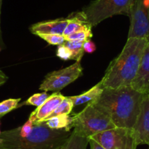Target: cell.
<instances>
[{"mask_svg": "<svg viewBox=\"0 0 149 149\" xmlns=\"http://www.w3.org/2000/svg\"><path fill=\"white\" fill-rule=\"evenodd\" d=\"M132 132L137 146L149 144V94L144 95Z\"/></svg>", "mask_w": 149, "mask_h": 149, "instance_id": "9", "label": "cell"}, {"mask_svg": "<svg viewBox=\"0 0 149 149\" xmlns=\"http://www.w3.org/2000/svg\"><path fill=\"white\" fill-rule=\"evenodd\" d=\"M73 107H74V104L71 100L69 98V97H65L64 100L58 104V107L54 110V111L48 116V118L59 115H70V113L72 110Z\"/></svg>", "mask_w": 149, "mask_h": 149, "instance_id": "18", "label": "cell"}, {"mask_svg": "<svg viewBox=\"0 0 149 149\" xmlns=\"http://www.w3.org/2000/svg\"><path fill=\"white\" fill-rule=\"evenodd\" d=\"M88 139H89L88 144H89L90 146V149H105L104 147H102L100 143H98L94 140H93V139L91 138Z\"/></svg>", "mask_w": 149, "mask_h": 149, "instance_id": "26", "label": "cell"}, {"mask_svg": "<svg viewBox=\"0 0 149 149\" xmlns=\"http://www.w3.org/2000/svg\"><path fill=\"white\" fill-rule=\"evenodd\" d=\"M103 87L102 86L100 82L96 84L94 86L90 88L86 92L77 96H72L69 97V98L72 102L74 106L80 105V104H88L94 102L96 99L98 98L103 91Z\"/></svg>", "mask_w": 149, "mask_h": 149, "instance_id": "13", "label": "cell"}, {"mask_svg": "<svg viewBox=\"0 0 149 149\" xmlns=\"http://www.w3.org/2000/svg\"><path fill=\"white\" fill-rule=\"evenodd\" d=\"M21 101V98L8 99L0 102V118L17 108Z\"/></svg>", "mask_w": 149, "mask_h": 149, "instance_id": "20", "label": "cell"}, {"mask_svg": "<svg viewBox=\"0 0 149 149\" xmlns=\"http://www.w3.org/2000/svg\"><path fill=\"white\" fill-rule=\"evenodd\" d=\"M84 52H86L88 54H92L96 51L95 44L91 40V39L87 40L84 42Z\"/></svg>", "mask_w": 149, "mask_h": 149, "instance_id": "25", "label": "cell"}, {"mask_svg": "<svg viewBox=\"0 0 149 149\" xmlns=\"http://www.w3.org/2000/svg\"><path fill=\"white\" fill-rule=\"evenodd\" d=\"M72 128L81 135L88 138L100 132L115 128L110 118L88 103L85 108L72 116Z\"/></svg>", "mask_w": 149, "mask_h": 149, "instance_id": "5", "label": "cell"}, {"mask_svg": "<svg viewBox=\"0 0 149 149\" xmlns=\"http://www.w3.org/2000/svg\"><path fill=\"white\" fill-rule=\"evenodd\" d=\"M137 0H94L81 13L88 24L94 27L116 15L130 17Z\"/></svg>", "mask_w": 149, "mask_h": 149, "instance_id": "4", "label": "cell"}, {"mask_svg": "<svg viewBox=\"0 0 149 149\" xmlns=\"http://www.w3.org/2000/svg\"><path fill=\"white\" fill-rule=\"evenodd\" d=\"M8 76H7L6 74L2 70H0V86L3 85V84H5L7 82V81H8Z\"/></svg>", "mask_w": 149, "mask_h": 149, "instance_id": "28", "label": "cell"}, {"mask_svg": "<svg viewBox=\"0 0 149 149\" xmlns=\"http://www.w3.org/2000/svg\"><path fill=\"white\" fill-rule=\"evenodd\" d=\"M48 97L49 95L45 91L42 93H39V94H34V95L31 96L24 104H26V105L36 106L37 107L41 105L48 99Z\"/></svg>", "mask_w": 149, "mask_h": 149, "instance_id": "22", "label": "cell"}, {"mask_svg": "<svg viewBox=\"0 0 149 149\" xmlns=\"http://www.w3.org/2000/svg\"><path fill=\"white\" fill-rule=\"evenodd\" d=\"M89 138L97 141L105 149H136L137 146L132 130L121 127L106 130Z\"/></svg>", "mask_w": 149, "mask_h": 149, "instance_id": "7", "label": "cell"}, {"mask_svg": "<svg viewBox=\"0 0 149 149\" xmlns=\"http://www.w3.org/2000/svg\"><path fill=\"white\" fill-rule=\"evenodd\" d=\"M128 37L144 39L149 42V6L143 0H137L132 10Z\"/></svg>", "mask_w": 149, "mask_h": 149, "instance_id": "8", "label": "cell"}, {"mask_svg": "<svg viewBox=\"0 0 149 149\" xmlns=\"http://www.w3.org/2000/svg\"><path fill=\"white\" fill-rule=\"evenodd\" d=\"M66 143H67V142H66ZM66 143H64V145H62V146H59V147L56 148H55V149H65V146H66Z\"/></svg>", "mask_w": 149, "mask_h": 149, "instance_id": "29", "label": "cell"}, {"mask_svg": "<svg viewBox=\"0 0 149 149\" xmlns=\"http://www.w3.org/2000/svg\"><path fill=\"white\" fill-rule=\"evenodd\" d=\"M71 132L66 129L51 130L44 124L34 125L27 137H21L18 127L2 132L0 149H55L64 145Z\"/></svg>", "mask_w": 149, "mask_h": 149, "instance_id": "3", "label": "cell"}, {"mask_svg": "<svg viewBox=\"0 0 149 149\" xmlns=\"http://www.w3.org/2000/svg\"><path fill=\"white\" fill-rule=\"evenodd\" d=\"M41 39L46 41L48 44L52 45H60L66 41L65 37L63 35L51 34H37Z\"/></svg>", "mask_w": 149, "mask_h": 149, "instance_id": "21", "label": "cell"}, {"mask_svg": "<svg viewBox=\"0 0 149 149\" xmlns=\"http://www.w3.org/2000/svg\"><path fill=\"white\" fill-rule=\"evenodd\" d=\"M56 56L61 59L67 61V60H72V52L67 47H66L64 44L58 45L56 50Z\"/></svg>", "mask_w": 149, "mask_h": 149, "instance_id": "23", "label": "cell"}, {"mask_svg": "<svg viewBox=\"0 0 149 149\" xmlns=\"http://www.w3.org/2000/svg\"><path fill=\"white\" fill-rule=\"evenodd\" d=\"M148 41L130 38L119 55L107 67L100 81L103 88H117L131 86L140 67Z\"/></svg>", "mask_w": 149, "mask_h": 149, "instance_id": "2", "label": "cell"}, {"mask_svg": "<svg viewBox=\"0 0 149 149\" xmlns=\"http://www.w3.org/2000/svg\"><path fill=\"white\" fill-rule=\"evenodd\" d=\"M64 98L65 97L60 92H54L41 105L37 107L30 114L29 119L32 121L34 125L43 123Z\"/></svg>", "mask_w": 149, "mask_h": 149, "instance_id": "10", "label": "cell"}, {"mask_svg": "<svg viewBox=\"0 0 149 149\" xmlns=\"http://www.w3.org/2000/svg\"><path fill=\"white\" fill-rule=\"evenodd\" d=\"M82 73L81 61H77L69 67L48 73L40 86L39 89L45 92H59L69 84L76 81L82 75Z\"/></svg>", "mask_w": 149, "mask_h": 149, "instance_id": "6", "label": "cell"}, {"mask_svg": "<svg viewBox=\"0 0 149 149\" xmlns=\"http://www.w3.org/2000/svg\"><path fill=\"white\" fill-rule=\"evenodd\" d=\"M2 0H0V15H1V8H2ZM1 24V23H0ZM5 45L4 43L3 39H2V30H1V25H0V52L2 50L5 49Z\"/></svg>", "mask_w": 149, "mask_h": 149, "instance_id": "27", "label": "cell"}, {"mask_svg": "<svg viewBox=\"0 0 149 149\" xmlns=\"http://www.w3.org/2000/svg\"><path fill=\"white\" fill-rule=\"evenodd\" d=\"M72 116L59 115L51 117L44 121V124L51 130H62L66 129L70 131L72 129Z\"/></svg>", "mask_w": 149, "mask_h": 149, "instance_id": "15", "label": "cell"}, {"mask_svg": "<svg viewBox=\"0 0 149 149\" xmlns=\"http://www.w3.org/2000/svg\"><path fill=\"white\" fill-rule=\"evenodd\" d=\"M67 18H68V24L63 33L64 37L70 35L73 33L83 29L88 26H90L84 18L81 12L72 14L69 15Z\"/></svg>", "mask_w": 149, "mask_h": 149, "instance_id": "14", "label": "cell"}, {"mask_svg": "<svg viewBox=\"0 0 149 149\" xmlns=\"http://www.w3.org/2000/svg\"><path fill=\"white\" fill-rule=\"evenodd\" d=\"M148 146H149V144H148ZM148 149H149V148H148Z\"/></svg>", "mask_w": 149, "mask_h": 149, "instance_id": "31", "label": "cell"}, {"mask_svg": "<svg viewBox=\"0 0 149 149\" xmlns=\"http://www.w3.org/2000/svg\"><path fill=\"white\" fill-rule=\"evenodd\" d=\"M131 86L143 94H149V43H148Z\"/></svg>", "mask_w": 149, "mask_h": 149, "instance_id": "11", "label": "cell"}, {"mask_svg": "<svg viewBox=\"0 0 149 149\" xmlns=\"http://www.w3.org/2000/svg\"><path fill=\"white\" fill-rule=\"evenodd\" d=\"M84 42L83 41H67L64 42V45L72 52V60L75 61H81L84 54Z\"/></svg>", "mask_w": 149, "mask_h": 149, "instance_id": "17", "label": "cell"}, {"mask_svg": "<svg viewBox=\"0 0 149 149\" xmlns=\"http://www.w3.org/2000/svg\"><path fill=\"white\" fill-rule=\"evenodd\" d=\"M91 29L92 27L91 26H88L80 31H76V32L64 37H65L66 40L67 41H83L84 42L87 40L91 39L93 37Z\"/></svg>", "mask_w": 149, "mask_h": 149, "instance_id": "19", "label": "cell"}, {"mask_svg": "<svg viewBox=\"0 0 149 149\" xmlns=\"http://www.w3.org/2000/svg\"><path fill=\"white\" fill-rule=\"evenodd\" d=\"M0 125H1V122H0ZM1 134H2V132H1V130H0V135H1Z\"/></svg>", "mask_w": 149, "mask_h": 149, "instance_id": "30", "label": "cell"}, {"mask_svg": "<svg viewBox=\"0 0 149 149\" xmlns=\"http://www.w3.org/2000/svg\"><path fill=\"white\" fill-rule=\"evenodd\" d=\"M68 24V18H58L51 21L36 23L30 26L29 30L32 34H51L63 35Z\"/></svg>", "mask_w": 149, "mask_h": 149, "instance_id": "12", "label": "cell"}, {"mask_svg": "<svg viewBox=\"0 0 149 149\" xmlns=\"http://www.w3.org/2000/svg\"><path fill=\"white\" fill-rule=\"evenodd\" d=\"M144 95L131 86L104 88L100 97L91 104L107 115L116 127L132 130L140 114Z\"/></svg>", "mask_w": 149, "mask_h": 149, "instance_id": "1", "label": "cell"}, {"mask_svg": "<svg viewBox=\"0 0 149 149\" xmlns=\"http://www.w3.org/2000/svg\"><path fill=\"white\" fill-rule=\"evenodd\" d=\"M34 126V124H33L32 121L29 118V119L27 120L26 122L22 127H18L19 134L23 137H27V136L29 135V134H31V132H32Z\"/></svg>", "mask_w": 149, "mask_h": 149, "instance_id": "24", "label": "cell"}, {"mask_svg": "<svg viewBox=\"0 0 149 149\" xmlns=\"http://www.w3.org/2000/svg\"><path fill=\"white\" fill-rule=\"evenodd\" d=\"M89 139L73 130L66 143L65 149H86Z\"/></svg>", "mask_w": 149, "mask_h": 149, "instance_id": "16", "label": "cell"}]
</instances>
